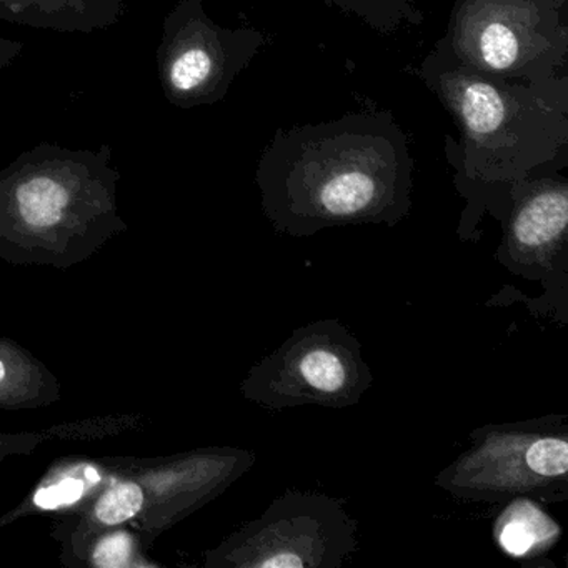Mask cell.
Returning a JSON list of instances; mask_svg holds the SVG:
<instances>
[{
    "label": "cell",
    "instance_id": "obj_7",
    "mask_svg": "<svg viewBox=\"0 0 568 568\" xmlns=\"http://www.w3.org/2000/svg\"><path fill=\"white\" fill-rule=\"evenodd\" d=\"M18 202L19 212L29 225L45 229L61 221L69 194L54 179L36 178L19 187Z\"/></svg>",
    "mask_w": 568,
    "mask_h": 568
},
{
    "label": "cell",
    "instance_id": "obj_3",
    "mask_svg": "<svg viewBox=\"0 0 568 568\" xmlns=\"http://www.w3.org/2000/svg\"><path fill=\"white\" fill-rule=\"evenodd\" d=\"M357 531L341 498L292 488L229 540L222 560L239 568H341L357 550Z\"/></svg>",
    "mask_w": 568,
    "mask_h": 568
},
{
    "label": "cell",
    "instance_id": "obj_2",
    "mask_svg": "<svg viewBox=\"0 0 568 568\" xmlns=\"http://www.w3.org/2000/svg\"><path fill=\"white\" fill-rule=\"evenodd\" d=\"M372 381L361 342L337 318H324L295 328L252 368L242 390L267 410L347 408L358 404Z\"/></svg>",
    "mask_w": 568,
    "mask_h": 568
},
{
    "label": "cell",
    "instance_id": "obj_13",
    "mask_svg": "<svg viewBox=\"0 0 568 568\" xmlns=\"http://www.w3.org/2000/svg\"><path fill=\"white\" fill-rule=\"evenodd\" d=\"M82 491H84L82 481L69 478V480L61 481V484L54 485V487L39 491L38 497H36V504L44 508H54L59 507V505L72 504V501L81 498Z\"/></svg>",
    "mask_w": 568,
    "mask_h": 568
},
{
    "label": "cell",
    "instance_id": "obj_9",
    "mask_svg": "<svg viewBox=\"0 0 568 568\" xmlns=\"http://www.w3.org/2000/svg\"><path fill=\"white\" fill-rule=\"evenodd\" d=\"M144 505V494L141 487L135 484L115 485L111 490L105 491L104 497L99 500L95 507V517L105 525H118L129 520L141 511Z\"/></svg>",
    "mask_w": 568,
    "mask_h": 568
},
{
    "label": "cell",
    "instance_id": "obj_1",
    "mask_svg": "<svg viewBox=\"0 0 568 568\" xmlns=\"http://www.w3.org/2000/svg\"><path fill=\"white\" fill-rule=\"evenodd\" d=\"M454 497L500 504L527 497L568 500V417L487 424L470 434V447L435 478Z\"/></svg>",
    "mask_w": 568,
    "mask_h": 568
},
{
    "label": "cell",
    "instance_id": "obj_6",
    "mask_svg": "<svg viewBox=\"0 0 568 568\" xmlns=\"http://www.w3.org/2000/svg\"><path fill=\"white\" fill-rule=\"evenodd\" d=\"M377 187L364 172L335 175L318 192L317 205L325 219H355L374 204Z\"/></svg>",
    "mask_w": 568,
    "mask_h": 568
},
{
    "label": "cell",
    "instance_id": "obj_4",
    "mask_svg": "<svg viewBox=\"0 0 568 568\" xmlns=\"http://www.w3.org/2000/svg\"><path fill=\"white\" fill-rule=\"evenodd\" d=\"M568 225V199L561 191L544 192L515 215L497 261L515 275L544 278L567 267L560 255Z\"/></svg>",
    "mask_w": 568,
    "mask_h": 568
},
{
    "label": "cell",
    "instance_id": "obj_11",
    "mask_svg": "<svg viewBox=\"0 0 568 568\" xmlns=\"http://www.w3.org/2000/svg\"><path fill=\"white\" fill-rule=\"evenodd\" d=\"M211 58L204 51H189L175 61L171 81L179 91H192L211 74Z\"/></svg>",
    "mask_w": 568,
    "mask_h": 568
},
{
    "label": "cell",
    "instance_id": "obj_14",
    "mask_svg": "<svg viewBox=\"0 0 568 568\" xmlns=\"http://www.w3.org/2000/svg\"><path fill=\"white\" fill-rule=\"evenodd\" d=\"M4 375H6V367H4V364H2V362H0V381H2V378H4Z\"/></svg>",
    "mask_w": 568,
    "mask_h": 568
},
{
    "label": "cell",
    "instance_id": "obj_8",
    "mask_svg": "<svg viewBox=\"0 0 568 568\" xmlns=\"http://www.w3.org/2000/svg\"><path fill=\"white\" fill-rule=\"evenodd\" d=\"M464 118L475 134H490L504 121V102L490 85L471 84L464 95Z\"/></svg>",
    "mask_w": 568,
    "mask_h": 568
},
{
    "label": "cell",
    "instance_id": "obj_10",
    "mask_svg": "<svg viewBox=\"0 0 568 568\" xmlns=\"http://www.w3.org/2000/svg\"><path fill=\"white\" fill-rule=\"evenodd\" d=\"M484 61L494 69H507L514 64L518 54V44L510 29L501 24H490L480 39Z\"/></svg>",
    "mask_w": 568,
    "mask_h": 568
},
{
    "label": "cell",
    "instance_id": "obj_12",
    "mask_svg": "<svg viewBox=\"0 0 568 568\" xmlns=\"http://www.w3.org/2000/svg\"><path fill=\"white\" fill-rule=\"evenodd\" d=\"M131 555V538L124 534L114 535L99 545L94 561L99 567H121L128 564Z\"/></svg>",
    "mask_w": 568,
    "mask_h": 568
},
{
    "label": "cell",
    "instance_id": "obj_5",
    "mask_svg": "<svg viewBox=\"0 0 568 568\" xmlns=\"http://www.w3.org/2000/svg\"><path fill=\"white\" fill-rule=\"evenodd\" d=\"M561 527L541 508L540 501L527 497L511 498L494 524L498 548L511 558H534L557 545Z\"/></svg>",
    "mask_w": 568,
    "mask_h": 568
}]
</instances>
